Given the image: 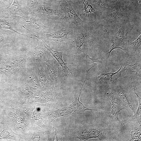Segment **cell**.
<instances>
[{"label": "cell", "mask_w": 141, "mask_h": 141, "mask_svg": "<svg viewBox=\"0 0 141 141\" xmlns=\"http://www.w3.org/2000/svg\"><path fill=\"white\" fill-rule=\"evenodd\" d=\"M56 96L55 91L51 90L45 92H42L40 96L36 98V101L42 103L46 102L55 99Z\"/></svg>", "instance_id": "obj_21"}, {"label": "cell", "mask_w": 141, "mask_h": 141, "mask_svg": "<svg viewBox=\"0 0 141 141\" xmlns=\"http://www.w3.org/2000/svg\"><path fill=\"white\" fill-rule=\"evenodd\" d=\"M15 16H25L18 0H13L11 3L3 9L0 14V18L6 19Z\"/></svg>", "instance_id": "obj_15"}, {"label": "cell", "mask_w": 141, "mask_h": 141, "mask_svg": "<svg viewBox=\"0 0 141 141\" xmlns=\"http://www.w3.org/2000/svg\"><path fill=\"white\" fill-rule=\"evenodd\" d=\"M72 4V3L67 1L60 3L59 7L64 14V16L61 19L66 22L73 23L77 27H82L88 25L87 23L81 20L77 14Z\"/></svg>", "instance_id": "obj_10"}, {"label": "cell", "mask_w": 141, "mask_h": 141, "mask_svg": "<svg viewBox=\"0 0 141 141\" xmlns=\"http://www.w3.org/2000/svg\"><path fill=\"white\" fill-rule=\"evenodd\" d=\"M11 40V36L9 34L3 33L0 36V46L4 44L9 43Z\"/></svg>", "instance_id": "obj_27"}, {"label": "cell", "mask_w": 141, "mask_h": 141, "mask_svg": "<svg viewBox=\"0 0 141 141\" xmlns=\"http://www.w3.org/2000/svg\"><path fill=\"white\" fill-rule=\"evenodd\" d=\"M12 0H0V14L3 9L9 5Z\"/></svg>", "instance_id": "obj_29"}, {"label": "cell", "mask_w": 141, "mask_h": 141, "mask_svg": "<svg viewBox=\"0 0 141 141\" xmlns=\"http://www.w3.org/2000/svg\"><path fill=\"white\" fill-rule=\"evenodd\" d=\"M42 1L47 3L56 5L59 6L60 3L62 2L65 1L69 2V0H43Z\"/></svg>", "instance_id": "obj_30"}, {"label": "cell", "mask_w": 141, "mask_h": 141, "mask_svg": "<svg viewBox=\"0 0 141 141\" xmlns=\"http://www.w3.org/2000/svg\"><path fill=\"white\" fill-rule=\"evenodd\" d=\"M127 68L128 66H127L122 69L121 66L120 69L115 72L102 73L98 76L89 79L88 80L92 81L104 89H112L117 84V80L121 75L122 72Z\"/></svg>", "instance_id": "obj_11"}, {"label": "cell", "mask_w": 141, "mask_h": 141, "mask_svg": "<svg viewBox=\"0 0 141 141\" xmlns=\"http://www.w3.org/2000/svg\"><path fill=\"white\" fill-rule=\"evenodd\" d=\"M46 49L40 43L36 47L28 51L29 55L36 59H41L43 57Z\"/></svg>", "instance_id": "obj_20"}, {"label": "cell", "mask_w": 141, "mask_h": 141, "mask_svg": "<svg viewBox=\"0 0 141 141\" xmlns=\"http://www.w3.org/2000/svg\"><path fill=\"white\" fill-rule=\"evenodd\" d=\"M131 136L129 140L138 141L140 140L141 139V131L136 130L132 131L131 132Z\"/></svg>", "instance_id": "obj_26"}, {"label": "cell", "mask_w": 141, "mask_h": 141, "mask_svg": "<svg viewBox=\"0 0 141 141\" xmlns=\"http://www.w3.org/2000/svg\"><path fill=\"white\" fill-rule=\"evenodd\" d=\"M73 27L70 23L66 22L60 19L52 27V32L47 33H41L36 36L44 40L54 41L58 45L65 42L68 45L70 41V39L68 37V34L72 31Z\"/></svg>", "instance_id": "obj_3"}, {"label": "cell", "mask_w": 141, "mask_h": 141, "mask_svg": "<svg viewBox=\"0 0 141 141\" xmlns=\"http://www.w3.org/2000/svg\"><path fill=\"white\" fill-rule=\"evenodd\" d=\"M38 0H19L23 10L30 14Z\"/></svg>", "instance_id": "obj_22"}, {"label": "cell", "mask_w": 141, "mask_h": 141, "mask_svg": "<svg viewBox=\"0 0 141 141\" xmlns=\"http://www.w3.org/2000/svg\"><path fill=\"white\" fill-rule=\"evenodd\" d=\"M30 14L39 19L45 17L56 15L59 17L61 15H64L63 11L59 6L41 0L37 1Z\"/></svg>", "instance_id": "obj_9"}, {"label": "cell", "mask_w": 141, "mask_h": 141, "mask_svg": "<svg viewBox=\"0 0 141 141\" xmlns=\"http://www.w3.org/2000/svg\"><path fill=\"white\" fill-rule=\"evenodd\" d=\"M107 96L112 102V107L111 111L106 113L113 121L115 131L117 133H119L122 128V121L119 118L120 112L125 109L128 111L130 115V113L127 106L122 101L114 90L112 89L111 92L107 94Z\"/></svg>", "instance_id": "obj_6"}, {"label": "cell", "mask_w": 141, "mask_h": 141, "mask_svg": "<svg viewBox=\"0 0 141 141\" xmlns=\"http://www.w3.org/2000/svg\"><path fill=\"white\" fill-rule=\"evenodd\" d=\"M35 68L39 81L44 86L48 87L52 84L43 58L36 59Z\"/></svg>", "instance_id": "obj_13"}, {"label": "cell", "mask_w": 141, "mask_h": 141, "mask_svg": "<svg viewBox=\"0 0 141 141\" xmlns=\"http://www.w3.org/2000/svg\"></svg>", "instance_id": "obj_33"}, {"label": "cell", "mask_w": 141, "mask_h": 141, "mask_svg": "<svg viewBox=\"0 0 141 141\" xmlns=\"http://www.w3.org/2000/svg\"><path fill=\"white\" fill-rule=\"evenodd\" d=\"M84 84V83L83 84L82 86L79 97L77 99L74 100L73 103L70 104L69 107H71L73 109V111H77L79 112H83L86 110H90L91 111L93 110L102 111L105 113L106 112L104 111L97 109H92L86 108L79 101V98L81 93L82 89Z\"/></svg>", "instance_id": "obj_18"}, {"label": "cell", "mask_w": 141, "mask_h": 141, "mask_svg": "<svg viewBox=\"0 0 141 141\" xmlns=\"http://www.w3.org/2000/svg\"><path fill=\"white\" fill-rule=\"evenodd\" d=\"M85 61L88 64H91L94 62L102 63V62L99 60L98 58H93L87 55L85 58Z\"/></svg>", "instance_id": "obj_28"}, {"label": "cell", "mask_w": 141, "mask_h": 141, "mask_svg": "<svg viewBox=\"0 0 141 141\" xmlns=\"http://www.w3.org/2000/svg\"><path fill=\"white\" fill-rule=\"evenodd\" d=\"M114 90L119 96L122 101L127 106L129 107L135 114L136 108L130 94L125 92L117 84L115 85L112 89Z\"/></svg>", "instance_id": "obj_16"}, {"label": "cell", "mask_w": 141, "mask_h": 141, "mask_svg": "<svg viewBox=\"0 0 141 141\" xmlns=\"http://www.w3.org/2000/svg\"><path fill=\"white\" fill-rule=\"evenodd\" d=\"M9 18L13 22L22 25L24 28L36 36L41 33H50L52 31V27L45 26L39 19L31 14L27 16H13Z\"/></svg>", "instance_id": "obj_4"}, {"label": "cell", "mask_w": 141, "mask_h": 141, "mask_svg": "<svg viewBox=\"0 0 141 141\" xmlns=\"http://www.w3.org/2000/svg\"><path fill=\"white\" fill-rule=\"evenodd\" d=\"M36 39L51 54L58 62L61 66L64 76L71 77L73 74L70 70L68 65L64 61L63 59V50L58 52L52 49L42 39L39 38L35 36Z\"/></svg>", "instance_id": "obj_12"}, {"label": "cell", "mask_w": 141, "mask_h": 141, "mask_svg": "<svg viewBox=\"0 0 141 141\" xmlns=\"http://www.w3.org/2000/svg\"><path fill=\"white\" fill-rule=\"evenodd\" d=\"M98 23L97 21L92 25L82 27H74L69 34L70 41L68 45L73 58L81 53L89 51L99 36Z\"/></svg>", "instance_id": "obj_1"}, {"label": "cell", "mask_w": 141, "mask_h": 141, "mask_svg": "<svg viewBox=\"0 0 141 141\" xmlns=\"http://www.w3.org/2000/svg\"><path fill=\"white\" fill-rule=\"evenodd\" d=\"M106 131L107 130L100 128L93 129L79 133L78 135V138L81 140L94 138L102 140Z\"/></svg>", "instance_id": "obj_17"}, {"label": "cell", "mask_w": 141, "mask_h": 141, "mask_svg": "<svg viewBox=\"0 0 141 141\" xmlns=\"http://www.w3.org/2000/svg\"><path fill=\"white\" fill-rule=\"evenodd\" d=\"M135 89H134L133 91L134 93L136 95L138 99L139 102V105L137 110L133 118V119H137L138 122L140 124L141 126V98L137 94L136 92Z\"/></svg>", "instance_id": "obj_25"}, {"label": "cell", "mask_w": 141, "mask_h": 141, "mask_svg": "<svg viewBox=\"0 0 141 141\" xmlns=\"http://www.w3.org/2000/svg\"><path fill=\"white\" fill-rule=\"evenodd\" d=\"M69 1L70 2L76 5H79L82 1V0H69Z\"/></svg>", "instance_id": "obj_31"}, {"label": "cell", "mask_w": 141, "mask_h": 141, "mask_svg": "<svg viewBox=\"0 0 141 141\" xmlns=\"http://www.w3.org/2000/svg\"><path fill=\"white\" fill-rule=\"evenodd\" d=\"M83 0H82V1H83Z\"/></svg>", "instance_id": "obj_32"}, {"label": "cell", "mask_w": 141, "mask_h": 141, "mask_svg": "<svg viewBox=\"0 0 141 141\" xmlns=\"http://www.w3.org/2000/svg\"><path fill=\"white\" fill-rule=\"evenodd\" d=\"M132 60L141 62V35L134 42L128 40L127 50L126 52Z\"/></svg>", "instance_id": "obj_14"}, {"label": "cell", "mask_w": 141, "mask_h": 141, "mask_svg": "<svg viewBox=\"0 0 141 141\" xmlns=\"http://www.w3.org/2000/svg\"><path fill=\"white\" fill-rule=\"evenodd\" d=\"M84 5L83 7H80L82 8V10L84 11L83 14L85 17H89V14L93 13L95 14L97 13L96 10L89 3L87 0H83L82 1Z\"/></svg>", "instance_id": "obj_23"}, {"label": "cell", "mask_w": 141, "mask_h": 141, "mask_svg": "<svg viewBox=\"0 0 141 141\" xmlns=\"http://www.w3.org/2000/svg\"><path fill=\"white\" fill-rule=\"evenodd\" d=\"M97 12L107 8L111 0H87Z\"/></svg>", "instance_id": "obj_19"}, {"label": "cell", "mask_w": 141, "mask_h": 141, "mask_svg": "<svg viewBox=\"0 0 141 141\" xmlns=\"http://www.w3.org/2000/svg\"><path fill=\"white\" fill-rule=\"evenodd\" d=\"M122 0H111L106 8L97 12V21L106 26H112L118 22L127 19L122 13Z\"/></svg>", "instance_id": "obj_2"}, {"label": "cell", "mask_w": 141, "mask_h": 141, "mask_svg": "<svg viewBox=\"0 0 141 141\" xmlns=\"http://www.w3.org/2000/svg\"><path fill=\"white\" fill-rule=\"evenodd\" d=\"M5 19L3 18H0V31L5 30H10L20 35L31 38L27 35L21 34L15 30L11 25Z\"/></svg>", "instance_id": "obj_24"}, {"label": "cell", "mask_w": 141, "mask_h": 141, "mask_svg": "<svg viewBox=\"0 0 141 141\" xmlns=\"http://www.w3.org/2000/svg\"><path fill=\"white\" fill-rule=\"evenodd\" d=\"M43 58L52 84L60 85L64 77L61 66L46 49Z\"/></svg>", "instance_id": "obj_7"}, {"label": "cell", "mask_w": 141, "mask_h": 141, "mask_svg": "<svg viewBox=\"0 0 141 141\" xmlns=\"http://www.w3.org/2000/svg\"><path fill=\"white\" fill-rule=\"evenodd\" d=\"M118 31L114 35L110 36L112 45L110 46V50L107 52L106 56V64L111 51L114 49H120L126 52L127 50L128 35V32L131 28L127 19L120 22Z\"/></svg>", "instance_id": "obj_5"}, {"label": "cell", "mask_w": 141, "mask_h": 141, "mask_svg": "<svg viewBox=\"0 0 141 141\" xmlns=\"http://www.w3.org/2000/svg\"><path fill=\"white\" fill-rule=\"evenodd\" d=\"M27 58L23 54L12 56L0 65V74L9 76L16 74L25 66Z\"/></svg>", "instance_id": "obj_8"}]
</instances>
